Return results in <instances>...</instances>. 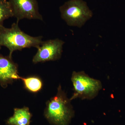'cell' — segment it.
Wrapping results in <instances>:
<instances>
[{
	"label": "cell",
	"instance_id": "obj_1",
	"mask_svg": "<svg viewBox=\"0 0 125 125\" xmlns=\"http://www.w3.org/2000/svg\"><path fill=\"white\" fill-rule=\"evenodd\" d=\"M42 36L34 37L22 31L19 22L14 23L10 28L0 26V49L4 46L9 50V56L12 57L13 52L25 48H38L42 42Z\"/></svg>",
	"mask_w": 125,
	"mask_h": 125
},
{
	"label": "cell",
	"instance_id": "obj_2",
	"mask_svg": "<svg viewBox=\"0 0 125 125\" xmlns=\"http://www.w3.org/2000/svg\"><path fill=\"white\" fill-rule=\"evenodd\" d=\"M71 101L59 85L55 96L46 103L45 117L54 125H69L74 114Z\"/></svg>",
	"mask_w": 125,
	"mask_h": 125
},
{
	"label": "cell",
	"instance_id": "obj_3",
	"mask_svg": "<svg viewBox=\"0 0 125 125\" xmlns=\"http://www.w3.org/2000/svg\"><path fill=\"white\" fill-rule=\"evenodd\" d=\"M61 17L68 25L81 28L92 18L93 12L83 0H69L60 7Z\"/></svg>",
	"mask_w": 125,
	"mask_h": 125
},
{
	"label": "cell",
	"instance_id": "obj_4",
	"mask_svg": "<svg viewBox=\"0 0 125 125\" xmlns=\"http://www.w3.org/2000/svg\"><path fill=\"white\" fill-rule=\"evenodd\" d=\"M74 93L70 100L76 98L92 100L102 88L101 81L90 77L84 71H73L71 76Z\"/></svg>",
	"mask_w": 125,
	"mask_h": 125
},
{
	"label": "cell",
	"instance_id": "obj_5",
	"mask_svg": "<svg viewBox=\"0 0 125 125\" xmlns=\"http://www.w3.org/2000/svg\"><path fill=\"white\" fill-rule=\"evenodd\" d=\"M13 17L19 21L24 19L43 20L37 0H9Z\"/></svg>",
	"mask_w": 125,
	"mask_h": 125
},
{
	"label": "cell",
	"instance_id": "obj_6",
	"mask_svg": "<svg viewBox=\"0 0 125 125\" xmlns=\"http://www.w3.org/2000/svg\"><path fill=\"white\" fill-rule=\"evenodd\" d=\"M64 42L59 39L43 41L33 57V62H45L59 60L61 57Z\"/></svg>",
	"mask_w": 125,
	"mask_h": 125
},
{
	"label": "cell",
	"instance_id": "obj_7",
	"mask_svg": "<svg viewBox=\"0 0 125 125\" xmlns=\"http://www.w3.org/2000/svg\"><path fill=\"white\" fill-rule=\"evenodd\" d=\"M18 66L12 57L0 54V85L4 88L14 81L20 79Z\"/></svg>",
	"mask_w": 125,
	"mask_h": 125
},
{
	"label": "cell",
	"instance_id": "obj_8",
	"mask_svg": "<svg viewBox=\"0 0 125 125\" xmlns=\"http://www.w3.org/2000/svg\"><path fill=\"white\" fill-rule=\"evenodd\" d=\"M31 117L28 108H15L13 115L7 119L6 123L7 125H29Z\"/></svg>",
	"mask_w": 125,
	"mask_h": 125
},
{
	"label": "cell",
	"instance_id": "obj_9",
	"mask_svg": "<svg viewBox=\"0 0 125 125\" xmlns=\"http://www.w3.org/2000/svg\"><path fill=\"white\" fill-rule=\"evenodd\" d=\"M23 83L25 88L29 92L36 93L40 91L42 87V83L40 78L36 76L27 78L20 77Z\"/></svg>",
	"mask_w": 125,
	"mask_h": 125
},
{
	"label": "cell",
	"instance_id": "obj_10",
	"mask_svg": "<svg viewBox=\"0 0 125 125\" xmlns=\"http://www.w3.org/2000/svg\"><path fill=\"white\" fill-rule=\"evenodd\" d=\"M13 17L9 0H0V26L3 25L4 21Z\"/></svg>",
	"mask_w": 125,
	"mask_h": 125
}]
</instances>
